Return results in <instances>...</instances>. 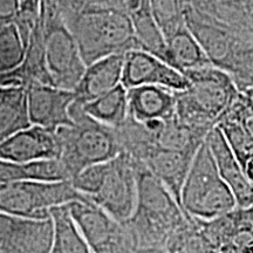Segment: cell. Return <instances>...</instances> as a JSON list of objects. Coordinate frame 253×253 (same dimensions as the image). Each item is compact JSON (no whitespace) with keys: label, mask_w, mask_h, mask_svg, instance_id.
<instances>
[{"label":"cell","mask_w":253,"mask_h":253,"mask_svg":"<svg viewBox=\"0 0 253 253\" xmlns=\"http://www.w3.org/2000/svg\"><path fill=\"white\" fill-rule=\"evenodd\" d=\"M75 101L73 90L53 84L32 82L27 88V106L31 125L56 131L60 126H72L69 108Z\"/></svg>","instance_id":"13"},{"label":"cell","mask_w":253,"mask_h":253,"mask_svg":"<svg viewBox=\"0 0 253 253\" xmlns=\"http://www.w3.org/2000/svg\"><path fill=\"white\" fill-rule=\"evenodd\" d=\"M243 170H244L245 175L249 178V181L253 183V158L249 160L248 162L244 164V167H243Z\"/></svg>","instance_id":"33"},{"label":"cell","mask_w":253,"mask_h":253,"mask_svg":"<svg viewBox=\"0 0 253 253\" xmlns=\"http://www.w3.org/2000/svg\"><path fill=\"white\" fill-rule=\"evenodd\" d=\"M207 143L216 162L218 172L235 196L237 208L248 209L253 205V183L249 181L244 170L231 150L225 136L218 126L209 132Z\"/></svg>","instance_id":"16"},{"label":"cell","mask_w":253,"mask_h":253,"mask_svg":"<svg viewBox=\"0 0 253 253\" xmlns=\"http://www.w3.org/2000/svg\"><path fill=\"white\" fill-rule=\"evenodd\" d=\"M60 147L54 131L33 126L0 143V160L18 164L59 158Z\"/></svg>","instance_id":"15"},{"label":"cell","mask_w":253,"mask_h":253,"mask_svg":"<svg viewBox=\"0 0 253 253\" xmlns=\"http://www.w3.org/2000/svg\"><path fill=\"white\" fill-rule=\"evenodd\" d=\"M26 45L14 23L0 26V75L14 72L24 63Z\"/></svg>","instance_id":"28"},{"label":"cell","mask_w":253,"mask_h":253,"mask_svg":"<svg viewBox=\"0 0 253 253\" xmlns=\"http://www.w3.org/2000/svg\"><path fill=\"white\" fill-rule=\"evenodd\" d=\"M86 66L138 49L131 18L120 9L87 5L67 25Z\"/></svg>","instance_id":"4"},{"label":"cell","mask_w":253,"mask_h":253,"mask_svg":"<svg viewBox=\"0 0 253 253\" xmlns=\"http://www.w3.org/2000/svg\"><path fill=\"white\" fill-rule=\"evenodd\" d=\"M184 75L190 84L185 90L176 91V118L209 134L235 103L239 90L230 74L212 65Z\"/></svg>","instance_id":"2"},{"label":"cell","mask_w":253,"mask_h":253,"mask_svg":"<svg viewBox=\"0 0 253 253\" xmlns=\"http://www.w3.org/2000/svg\"><path fill=\"white\" fill-rule=\"evenodd\" d=\"M240 94H242L246 106H248L249 109L253 113V88H248V89L240 91Z\"/></svg>","instance_id":"32"},{"label":"cell","mask_w":253,"mask_h":253,"mask_svg":"<svg viewBox=\"0 0 253 253\" xmlns=\"http://www.w3.org/2000/svg\"><path fill=\"white\" fill-rule=\"evenodd\" d=\"M245 210H246V213H248V217H249L250 221H251V224L253 225V205H252V207L248 208V209H245Z\"/></svg>","instance_id":"35"},{"label":"cell","mask_w":253,"mask_h":253,"mask_svg":"<svg viewBox=\"0 0 253 253\" xmlns=\"http://www.w3.org/2000/svg\"><path fill=\"white\" fill-rule=\"evenodd\" d=\"M49 214L54 224L50 253H91L89 245L73 220L67 204L52 208Z\"/></svg>","instance_id":"23"},{"label":"cell","mask_w":253,"mask_h":253,"mask_svg":"<svg viewBox=\"0 0 253 253\" xmlns=\"http://www.w3.org/2000/svg\"><path fill=\"white\" fill-rule=\"evenodd\" d=\"M19 7L20 0H0V26L14 23Z\"/></svg>","instance_id":"31"},{"label":"cell","mask_w":253,"mask_h":253,"mask_svg":"<svg viewBox=\"0 0 253 253\" xmlns=\"http://www.w3.org/2000/svg\"><path fill=\"white\" fill-rule=\"evenodd\" d=\"M67 207L91 253H136L125 225L89 199L71 202Z\"/></svg>","instance_id":"9"},{"label":"cell","mask_w":253,"mask_h":253,"mask_svg":"<svg viewBox=\"0 0 253 253\" xmlns=\"http://www.w3.org/2000/svg\"><path fill=\"white\" fill-rule=\"evenodd\" d=\"M197 153V151H196ZM195 151H172L154 149L145 156L143 163L153 175L163 183L179 207L183 185L188 176Z\"/></svg>","instance_id":"18"},{"label":"cell","mask_w":253,"mask_h":253,"mask_svg":"<svg viewBox=\"0 0 253 253\" xmlns=\"http://www.w3.org/2000/svg\"><path fill=\"white\" fill-rule=\"evenodd\" d=\"M121 84L126 89L140 86H161L172 91L189 87L188 78L163 60L142 49H132L125 54Z\"/></svg>","instance_id":"12"},{"label":"cell","mask_w":253,"mask_h":253,"mask_svg":"<svg viewBox=\"0 0 253 253\" xmlns=\"http://www.w3.org/2000/svg\"><path fill=\"white\" fill-rule=\"evenodd\" d=\"M166 42V62L183 74L211 65L202 46L188 27L176 32L168 38Z\"/></svg>","instance_id":"21"},{"label":"cell","mask_w":253,"mask_h":253,"mask_svg":"<svg viewBox=\"0 0 253 253\" xmlns=\"http://www.w3.org/2000/svg\"><path fill=\"white\" fill-rule=\"evenodd\" d=\"M150 13L168 39L186 27V17L192 11V0H149Z\"/></svg>","instance_id":"25"},{"label":"cell","mask_w":253,"mask_h":253,"mask_svg":"<svg viewBox=\"0 0 253 253\" xmlns=\"http://www.w3.org/2000/svg\"><path fill=\"white\" fill-rule=\"evenodd\" d=\"M135 171L137 181L136 207L132 216L123 225L136 251L164 250L170 237L190 220L169 190L143 163L135 161Z\"/></svg>","instance_id":"1"},{"label":"cell","mask_w":253,"mask_h":253,"mask_svg":"<svg viewBox=\"0 0 253 253\" xmlns=\"http://www.w3.org/2000/svg\"><path fill=\"white\" fill-rule=\"evenodd\" d=\"M52 218L32 219L0 212V253H50Z\"/></svg>","instance_id":"11"},{"label":"cell","mask_w":253,"mask_h":253,"mask_svg":"<svg viewBox=\"0 0 253 253\" xmlns=\"http://www.w3.org/2000/svg\"><path fill=\"white\" fill-rule=\"evenodd\" d=\"M123 63L125 54H115L87 66L74 89L75 100L86 104L118 87L122 81Z\"/></svg>","instance_id":"19"},{"label":"cell","mask_w":253,"mask_h":253,"mask_svg":"<svg viewBox=\"0 0 253 253\" xmlns=\"http://www.w3.org/2000/svg\"><path fill=\"white\" fill-rule=\"evenodd\" d=\"M229 74L239 91L253 88V45L237 61Z\"/></svg>","instance_id":"30"},{"label":"cell","mask_w":253,"mask_h":253,"mask_svg":"<svg viewBox=\"0 0 253 253\" xmlns=\"http://www.w3.org/2000/svg\"><path fill=\"white\" fill-rule=\"evenodd\" d=\"M90 202L106 211L119 223H126L134 213L137 199L135 161L121 153L104 163V171Z\"/></svg>","instance_id":"8"},{"label":"cell","mask_w":253,"mask_h":253,"mask_svg":"<svg viewBox=\"0 0 253 253\" xmlns=\"http://www.w3.org/2000/svg\"><path fill=\"white\" fill-rule=\"evenodd\" d=\"M72 126L55 131L60 147L59 160L71 181L88 167L109 162L122 153L115 129L88 116L77 100L69 108Z\"/></svg>","instance_id":"3"},{"label":"cell","mask_w":253,"mask_h":253,"mask_svg":"<svg viewBox=\"0 0 253 253\" xmlns=\"http://www.w3.org/2000/svg\"><path fill=\"white\" fill-rule=\"evenodd\" d=\"M225 136L231 150L242 168L253 158V136L245 130L242 123L231 118H223L217 125Z\"/></svg>","instance_id":"29"},{"label":"cell","mask_w":253,"mask_h":253,"mask_svg":"<svg viewBox=\"0 0 253 253\" xmlns=\"http://www.w3.org/2000/svg\"><path fill=\"white\" fill-rule=\"evenodd\" d=\"M207 132L196 130L172 118L164 121L156 135V148L172 151H197L207 138Z\"/></svg>","instance_id":"24"},{"label":"cell","mask_w":253,"mask_h":253,"mask_svg":"<svg viewBox=\"0 0 253 253\" xmlns=\"http://www.w3.org/2000/svg\"><path fill=\"white\" fill-rule=\"evenodd\" d=\"M186 27L202 46L211 65L227 74L253 45L252 37L237 33L211 19L199 15L194 9L186 17Z\"/></svg>","instance_id":"10"},{"label":"cell","mask_w":253,"mask_h":253,"mask_svg":"<svg viewBox=\"0 0 253 253\" xmlns=\"http://www.w3.org/2000/svg\"><path fill=\"white\" fill-rule=\"evenodd\" d=\"M88 116L97 122L116 129L128 119V89L120 84L108 93L97 97L91 102L84 104Z\"/></svg>","instance_id":"22"},{"label":"cell","mask_w":253,"mask_h":253,"mask_svg":"<svg viewBox=\"0 0 253 253\" xmlns=\"http://www.w3.org/2000/svg\"><path fill=\"white\" fill-rule=\"evenodd\" d=\"M196 13L253 38V0H192Z\"/></svg>","instance_id":"20"},{"label":"cell","mask_w":253,"mask_h":253,"mask_svg":"<svg viewBox=\"0 0 253 253\" xmlns=\"http://www.w3.org/2000/svg\"><path fill=\"white\" fill-rule=\"evenodd\" d=\"M30 84L19 68L0 75V143L32 126L27 106Z\"/></svg>","instance_id":"14"},{"label":"cell","mask_w":253,"mask_h":253,"mask_svg":"<svg viewBox=\"0 0 253 253\" xmlns=\"http://www.w3.org/2000/svg\"><path fill=\"white\" fill-rule=\"evenodd\" d=\"M129 118L138 123L168 121L176 116V91L161 86L128 89Z\"/></svg>","instance_id":"17"},{"label":"cell","mask_w":253,"mask_h":253,"mask_svg":"<svg viewBox=\"0 0 253 253\" xmlns=\"http://www.w3.org/2000/svg\"><path fill=\"white\" fill-rule=\"evenodd\" d=\"M136 253H166L164 250H157V251H153V250H138Z\"/></svg>","instance_id":"34"},{"label":"cell","mask_w":253,"mask_h":253,"mask_svg":"<svg viewBox=\"0 0 253 253\" xmlns=\"http://www.w3.org/2000/svg\"><path fill=\"white\" fill-rule=\"evenodd\" d=\"M45 63L53 86L73 90L86 72V63L65 21L46 7L43 21Z\"/></svg>","instance_id":"7"},{"label":"cell","mask_w":253,"mask_h":253,"mask_svg":"<svg viewBox=\"0 0 253 253\" xmlns=\"http://www.w3.org/2000/svg\"><path fill=\"white\" fill-rule=\"evenodd\" d=\"M130 18L132 25H134L138 49L150 53L166 62L167 42L162 32L153 19L150 8L137 12V13L132 14Z\"/></svg>","instance_id":"26"},{"label":"cell","mask_w":253,"mask_h":253,"mask_svg":"<svg viewBox=\"0 0 253 253\" xmlns=\"http://www.w3.org/2000/svg\"><path fill=\"white\" fill-rule=\"evenodd\" d=\"M181 205L190 221L212 219L237 208L235 196L221 179L207 141L192 160L183 185Z\"/></svg>","instance_id":"5"},{"label":"cell","mask_w":253,"mask_h":253,"mask_svg":"<svg viewBox=\"0 0 253 253\" xmlns=\"http://www.w3.org/2000/svg\"><path fill=\"white\" fill-rule=\"evenodd\" d=\"M86 199L71 181H18L0 185V212L32 219H45L50 217L52 208Z\"/></svg>","instance_id":"6"},{"label":"cell","mask_w":253,"mask_h":253,"mask_svg":"<svg viewBox=\"0 0 253 253\" xmlns=\"http://www.w3.org/2000/svg\"><path fill=\"white\" fill-rule=\"evenodd\" d=\"M166 253H219L194 219L176 231L167 242Z\"/></svg>","instance_id":"27"}]
</instances>
